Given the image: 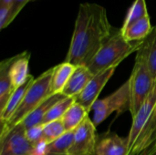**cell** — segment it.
I'll use <instances>...</instances> for the list:
<instances>
[{"label": "cell", "instance_id": "obj_19", "mask_svg": "<svg viewBox=\"0 0 156 155\" xmlns=\"http://www.w3.org/2000/svg\"><path fill=\"white\" fill-rule=\"evenodd\" d=\"M152 30L153 26L150 22V17L149 16H146L142 19L134 22L127 28L122 30V33L125 39L133 42L144 40L151 33Z\"/></svg>", "mask_w": 156, "mask_h": 155}, {"label": "cell", "instance_id": "obj_15", "mask_svg": "<svg viewBox=\"0 0 156 155\" xmlns=\"http://www.w3.org/2000/svg\"><path fill=\"white\" fill-rule=\"evenodd\" d=\"M34 79H35L34 77L32 75H30V77L28 78V79L23 85L19 86L18 88H16L14 90V92L12 93L11 97L8 100L5 107L0 112V122H1V126H3L13 116V114L16 112V111L19 107L20 103L22 102V100H23V99H24V97H25L27 90L31 86V84L34 81Z\"/></svg>", "mask_w": 156, "mask_h": 155}, {"label": "cell", "instance_id": "obj_5", "mask_svg": "<svg viewBox=\"0 0 156 155\" xmlns=\"http://www.w3.org/2000/svg\"><path fill=\"white\" fill-rule=\"evenodd\" d=\"M128 80L131 91V104L129 111L133 118L136 115L140 108L150 96L155 82L145 63L139 57L135 58V63Z\"/></svg>", "mask_w": 156, "mask_h": 155}, {"label": "cell", "instance_id": "obj_16", "mask_svg": "<svg viewBox=\"0 0 156 155\" xmlns=\"http://www.w3.org/2000/svg\"><path fill=\"white\" fill-rule=\"evenodd\" d=\"M12 58H5L0 63V112L5 107L9 98L16 90L9 76V67Z\"/></svg>", "mask_w": 156, "mask_h": 155}, {"label": "cell", "instance_id": "obj_7", "mask_svg": "<svg viewBox=\"0 0 156 155\" xmlns=\"http://www.w3.org/2000/svg\"><path fill=\"white\" fill-rule=\"evenodd\" d=\"M96 126L89 117L75 130L73 143L68 155H96L98 135Z\"/></svg>", "mask_w": 156, "mask_h": 155}, {"label": "cell", "instance_id": "obj_1", "mask_svg": "<svg viewBox=\"0 0 156 155\" xmlns=\"http://www.w3.org/2000/svg\"><path fill=\"white\" fill-rule=\"evenodd\" d=\"M112 27L103 6L80 4L65 61L76 67L87 66L110 37Z\"/></svg>", "mask_w": 156, "mask_h": 155}, {"label": "cell", "instance_id": "obj_14", "mask_svg": "<svg viewBox=\"0 0 156 155\" xmlns=\"http://www.w3.org/2000/svg\"><path fill=\"white\" fill-rule=\"evenodd\" d=\"M65 96H63L61 93L53 94L48 97L37 109H35L31 113H29L21 122L20 124L26 129H29L31 127L40 125L42 124V121L47 114V112L49 111V109L57 103L58 100H62Z\"/></svg>", "mask_w": 156, "mask_h": 155}, {"label": "cell", "instance_id": "obj_25", "mask_svg": "<svg viewBox=\"0 0 156 155\" xmlns=\"http://www.w3.org/2000/svg\"><path fill=\"white\" fill-rule=\"evenodd\" d=\"M11 5H0V28L4 29L12 22Z\"/></svg>", "mask_w": 156, "mask_h": 155}, {"label": "cell", "instance_id": "obj_3", "mask_svg": "<svg viewBox=\"0 0 156 155\" xmlns=\"http://www.w3.org/2000/svg\"><path fill=\"white\" fill-rule=\"evenodd\" d=\"M144 40L128 41L123 37L121 28L112 27V34L104 41L95 57L86 66L93 75L108 69L118 67L128 56L141 48Z\"/></svg>", "mask_w": 156, "mask_h": 155}, {"label": "cell", "instance_id": "obj_10", "mask_svg": "<svg viewBox=\"0 0 156 155\" xmlns=\"http://www.w3.org/2000/svg\"><path fill=\"white\" fill-rule=\"evenodd\" d=\"M128 137H121L115 132H107L98 136L96 155H128Z\"/></svg>", "mask_w": 156, "mask_h": 155}, {"label": "cell", "instance_id": "obj_2", "mask_svg": "<svg viewBox=\"0 0 156 155\" xmlns=\"http://www.w3.org/2000/svg\"><path fill=\"white\" fill-rule=\"evenodd\" d=\"M156 140V83L134 117L128 135V155H139Z\"/></svg>", "mask_w": 156, "mask_h": 155}, {"label": "cell", "instance_id": "obj_24", "mask_svg": "<svg viewBox=\"0 0 156 155\" xmlns=\"http://www.w3.org/2000/svg\"><path fill=\"white\" fill-rule=\"evenodd\" d=\"M43 129H44V125L40 124V125H37L34 127H31L27 130H26V136L27 138V140L34 144L35 146L39 143L40 142H43Z\"/></svg>", "mask_w": 156, "mask_h": 155}, {"label": "cell", "instance_id": "obj_22", "mask_svg": "<svg viewBox=\"0 0 156 155\" xmlns=\"http://www.w3.org/2000/svg\"><path fill=\"white\" fill-rule=\"evenodd\" d=\"M148 16L147 6L145 0H135L128 10L126 17L124 19L123 25L121 27L122 30L127 28L134 22L142 19L143 17Z\"/></svg>", "mask_w": 156, "mask_h": 155}, {"label": "cell", "instance_id": "obj_4", "mask_svg": "<svg viewBox=\"0 0 156 155\" xmlns=\"http://www.w3.org/2000/svg\"><path fill=\"white\" fill-rule=\"evenodd\" d=\"M54 69L55 67H52L34 79L16 112L3 126H1L0 137L5 136L13 128L19 124L29 113L51 95L50 87Z\"/></svg>", "mask_w": 156, "mask_h": 155}, {"label": "cell", "instance_id": "obj_18", "mask_svg": "<svg viewBox=\"0 0 156 155\" xmlns=\"http://www.w3.org/2000/svg\"><path fill=\"white\" fill-rule=\"evenodd\" d=\"M89 111L79 102H74L62 117V122L66 132L76 130L88 118Z\"/></svg>", "mask_w": 156, "mask_h": 155}, {"label": "cell", "instance_id": "obj_28", "mask_svg": "<svg viewBox=\"0 0 156 155\" xmlns=\"http://www.w3.org/2000/svg\"><path fill=\"white\" fill-rule=\"evenodd\" d=\"M14 3V0H0V5H12Z\"/></svg>", "mask_w": 156, "mask_h": 155}, {"label": "cell", "instance_id": "obj_12", "mask_svg": "<svg viewBox=\"0 0 156 155\" xmlns=\"http://www.w3.org/2000/svg\"><path fill=\"white\" fill-rule=\"evenodd\" d=\"M29 59L30 53L27 51L12 57V61L9 67V76L15 89L23 85L30 77Z\"/></svg>", "mask_w": 156, "mask_h": 155}, {"label": "cell", "instance_id": "obj_17", "mask_svg": "<svg viewBox=\"0 0 156 155\" xmlns=\"http://www.w3.org/2000/svg\"><path fill=\"white\" fill-rule=\"evenodd\" d=\"M76 66L64 61L57 66H55L52 80H51V87L50 92L51 95L61 93L64 87L68 83L69 79H70L71 75L73 74Z\"/></svg>", "mask_w": 156, "mask_h": 155}, {"label": "cell", "instance_id": "obj_23", "mask_svg": "<svg viewBox=\"0 0 156 155\" xmlns=\"http://www.w3.org/2000/svg\"><path fill=\"white\" fill-rule=\"evenodd\" d=\"M66 132V129L62 122V120H58L47 123L43 129V139L42 141L47 144L56 141Z\"/></svg>", "mask_w": 156, "mask_h": 155}, {"label": "cell", "instance_id": "obj_26", "mask_svg": "<svg viewBox=\"0 0 156 155\" xmlns=\"http://www.w3.org/2000/svg\"><path fill=\"white\" fill-rule=\"evenodd\" d=\"M34 0H14V3L11 5V15H12V20L16 18V16L18 15V13L22 10V8L29 2Z\"/></svg>", "mask_w": 156, "mask_h": 155}, {"label": "cell", "instance_id": "obj_6", "mask_svg": "<svg viewBox=\"0 0 156 155\" xmlns=\"http://www.w3.org/2000/svg\"><path fill=\"white\" fill-rule=\"evenodd\" d=\"M130 83L127 80L113 93L104 99L97 100L92 105L91 110L94 111L92 122L94 125L97 127L113 112L122 114L126 111H130Z\"/></svg>", "mask_w": 156, "mask_h": 155}, {"label": "cell", "instance_id": "obj_8", "mask_svg": "<svg viewBox=\"0 0 156 155\" xmlns=\"http://www.w3.org/2000/svg\"><path fill=\"white\" fill-rule=\"evenodd\" d=\"M35 145L26 136V129L19 123L0 137V155H32Z\"/></svg>", "mask_w": 156, "mask_h": 155}, {"label": "cell", "instance_id": "obj_9", "mask_svg": "<svg viewBox=\"0 0 156 155\" xmlns=\"http://www.w3.org/2000/svg\"><path fill=\"white\" fill-rule=\"evenodd\" d=\"M115 69L116 67H113L94 75L82 92L76 97V101L81 104L90 112L92 109V105L97 100H99L98 97L101 91L112 78Z\"/></svg>", "mask_w": 156, "mask_h": 155}, {"label": "cell", "instance_id": "obj_11", "mask_svg": "<svg viewBox=\"0 0 156 155\" xmlns=\"http://www.w3.org/2000/svg\"><path fill=\"white\" fill-rule=\"evenodd\" d=\"M93 74L86 66L76 67L73 74L64 87L61 94L65 97L76 98L85 89L90 80L93 78Z\"/></svg>", "mask_w": 156, "mask_h": 155}, {"label": "cell", "instance_id": "obj_13", "mask_svg": "<svg viewBox=\"0 0 156 155\" xmlns=\"http://www.w3.org/2000/svg\"><path fill=\"white\" fill-rule=\"evenodd\" d=\"M136 57L144 60L156 83V26L144 39L141 48L136 52Z\"/></svg>", "mask_w": 156, "mask_h": 155}, {"label": "cell", "instance_id": "obj_21", "mask_svg": "<svg viewBox=\"0 0 156 155\" xmlns=\"http://www.w3.org/2000/svg\"><path fill=\"white\" fill-rule=\"evenodd\" d=\"M74 102H76V98H71V97H64L62 100H58L47 112V114L45 115L42 121V124L45 125L51 122L61 120L64 114L66 113V111Z\"/></svg>", "mask_w": 156, "mask_h": 155}, {"label": "cell", "instance_id": "obj_27", "mask_svg": "<svg viewBox=\"0 0 156 155\" xmlns=\"http://www.w3.org/2000/svg\"><path fill=\"white\" fill-rule=\"evenodd\" d=\"M139 155H156V140L143 153Z\"/></svg>", "mask_w": 156, "mask_h": 155}, {"label": "cell", "instance_id": "obj_20", "mask_svg": "<svg viewBox=\"0 0 156 155\" xmlns=\"http://www.w3.org/2000/svg\"><path fill=\"white\" fill-rule=\"evenodd\" d=\"M75 130L66 132L61 137L48 144L47 155H68L73 143Z\"/></svg>", "mask_w": 156, "mask_h": 155}]
</instances>
